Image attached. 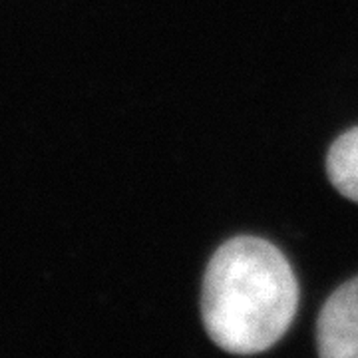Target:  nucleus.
Masks as SVG:
<instances>
[{"instance_id": "1", "label": "nucleus", "mask_w": 358, "mask_h": 358, "mask_svg": "<svg viewBox=\"0 0 358 358\" xmlns=\"http://www.w3.org/2000/svg\"><path fill=\"white\" fill-rule=\"evenodd\" d=\"M299 285L281 251L243 235L221 245L203 279L201 313L211 341L233 355H257L291 327Z\"/></svg>"}, {"instance_id": "2", "label": "nucleus", "mask_w": 358, "mask_h": 358, "mask_svg": "<svg viewBox=\"0 0 358 358\" xmlns=\"http://www.w3.org/2000/svg\"><path fill=\"white\" fill-rule=\"evenodd\" d=\"M319 352L327 358H358V277L338 287L320 310Z\"/></svg>"}, {"instance_id": "3", "label": "nucleus", "mask_w": 358, "mask_h": 358, "mask_svg": "<svg viewBox=\"0 0 358 358\" xmlns=\"http://www.w3.org/2000/svg\"><path fill=\"white\" fill-rule=\"evenodd\" d=\"M327 171L334 187L358 203V128L334 141L327 157Z\"/></svg>"}]
</instances>
